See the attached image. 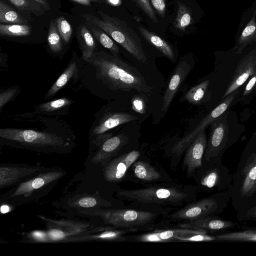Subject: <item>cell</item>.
<instances>
[{
  "mask_svg": "<svg viewBox=\"0 0 256 256\" xmlns=\"http://www.w3.org/2000/svg\"><path fill=\"white\" fill-rule=\"evenodd\" d=\"M92 144L98 147L94 156L96 162L104 160L119 150L128 141L124 134L112 136V134L104 133L90 138Z\"/></svg>",
  "mask_w": 256,
  "mask_h": 256,
  "instance_id": "cell-14",
  "label": "cell"
},
{
  "mask_svg": "<svg viewBox=\"0 0 256 256\" xmlns=\"http://www.w3.org/2000/svg\"><path fill=\"white\" fill-rule=\"evenodd\" d=\"M256 192V183L255 184V186H254V191H253L254 194V193Z\"/></svg>",
  "mask_w": 256,
  "mask_h": 256,
  "instance_id": "cell-49",
  "label": "cell"
},
{
  "mask_svg": "<svg viewBox=\"0 0 256 256\" xmlns=\"http://www.w3.org/2000/svg\"><path fill=\"white\" fill-rule=\"evenodd\" d=\"M134 175L144 181H154L160 180L161 175L153 166L144 161L135 162L132 164Z\"/></svg>",
  "mask_w": 256,
  "mask_h": 256,
  "instance_id": "cell-26",
  "label": "cell"
},
{
  "mask_svg": "<svg viewBox=\"0 0 256 256\" xmlns=\"http://www.w3.org/2000/svg\"><path fill=\"white\" fill-rule=\"evenodd\" d=\"M256 183V151L249 158L247 162L240 172L239 194L241 198L254 195Z\"/></svg>",
  "mask_w": 256,
  "mask_h": 256,
  "instance_id": "cell-19",
  "label": "cell"
},
{
  "mask_svg": "<svg viewBox=\"0 0 256 256\" xmlns=\"http://www.w3.org/2000/svg\"><path fill=\"white\" fill-rule=\"evenodd\" d=\"M72 138L51 130L5 128H0V141L3 144L42 153H67L75 142Z\"/></svg>",
  "mask_w": 256,
  "mask_h": 256,
  "instance_id": "cell-2",
  "label": "cell"
},
{
  "mask_svg": "<svg viewBox=\"0 0 256 256\" xmlns=\"http://www.w3.org/2000/svg\"><path fill=\"white\" fill-rule=\"evenodd\" d=\"M216 240V236L202 233L184 237H178L176 240L182 242H210Z\"/></svg>",
  "mask_w": 256,
  "mask_h": 256,
  "instance_id": "cell-38",
  "label": "cell"
},
{
  "mask_svg": "<svg viewBox=\"0 0 256 256\" xmlns=\"http://www.w3.org/2000/svg\"><path fill=\"white\" fill-rule=\"evenodd\" d=\"M20 92L17 86H12L7 89L2 90L0 92V110H2L4 106L10 100L16 96Z\"/></svg>",
  "mask_w": 256,
  "mask_h": 256,
  "instance_id": "cell-36",
  "label": "cell"
},
{
  "mask_svg": "<svg viewBox=\"0 0 256 256\" xmlns=\"http://www.w3.org/2000/svg\"><path fill=\"white\" fill-rule=\"evenodd\" d=\"M140 156V152L134 150L112 160L104 170L106 179L110 182H118L122 180L128 168Z\"/></svg>",
  "mask_w": 256,
  "mask_h": 256,
  "instance_id": "cell-17",
  "label": "cell"
},
{
  "mask_svg": "<svg viewBox=\"0 0 256 256\" xmlns=\"http://www.w3.org/2000/svg\"><path fill=\"white\" fill-rule=\"evenodd\" d=\"M80 4L85 6H90L92 2H100V0H72Z\"/></svg>",
  "mask_w": 256,
  "mask_h": 256,
  "instance_id": "cell-44",
  "label": "cell"
},
{
  "mask_svg": "<svg viewBox=\"0 0 256 256\" xmlns=\"http://www.w3.org/2000/svg\"><path fill=\"white\" fill-rule=\"evenodd\" d=\"M256 10L253 16L242 30L236 46V52L241 54L250 44L256 41Z\"/></svg>",
  "mask_w": 256,
  "mask_h": 256,
  "instance_id": "cell-25",
  "label": "cell"
},
{
  "mask_svg": "<svg viewBox=\"0 0 256 256\" xmlns=\"http://www.w3.org/2000/svg\"><path fill=\"white\" fill-rule=\"evenodd\" d=\"M30 28L25 24H0V34L7 36H22L30 34Z\"/></svg>",
  "mask_w": 256,
  "mask_h": 256,
  "instance_id": "cell-30",
  "label": "cell"
},
{
  "mask_svg": "<svg viewBox=\"0 0 256 256\" xmlns=\"http://www.w3.org/2000/svg\"><path fill=\"white\" fill-rule=\"evenodd\" d=\"M44 234L42 232H36L33 233V236L39 240H42L44 238Z\"/></svg>",
  "mask_w": 256,
  "mask_h": 256,
  "instance_id": "cell-46",
  "label": "cell"
},
{
  "mask_svg": "<svg viewBox=\"0 0 256 256\" xmlns=\"http://www.w3.org/2000/svg\"><path fill=\"white\" fill-rule=\"evenodd\" d=\"M98 13L101 19L89 14H82V16L104 30L134 58L146 64L147 57L141 40L136 32L124 20L102 12Z\"/></svg>",
  "mask_w": 256,
  "mask_h": 256,
  "instance_id": "cell-3",
  "label": "cell"
},
{
  "mask_svg": "<svg viewBox=\"0 0 256 256\" xmlns=\"http://www.w3.org/2000/svg\"><path fill=\"white\" fill-rule=\"evenodd\" d=\"M73 101L66 97L43 102L37 106L35 112L40 114H57L68 108L73 103Z\"/></svg>",
  "mask_w": 256,
  "mask_h": 256,
  "instance_id": "cell-24",
  "label": "cell"
},
{
  "mask_svg": "<svg viewBox=\"0 0 256 256\" xmlns=\"http://www.w3.org/2000/svg\"><path fill=\"white\" fill-rule=\"evenodd\" d=\"M97 201L92 197H86L81 198L78 202V204L82 208H91L96 206Z\"/></svg>",
  "mask_w": 256,
  "mask_h": 256,
  "instance_id": "cell-43",
  "label": "cell"
},
{
  "mask_svg": "<svg viewBox=\"0 0 256 256\" xmlns=\"http://www.w3.org/2000/svg\"><path fill=\"white\" fill-rule=\"evenodd\" d=\"M17 8L22 10H27L36 14L40 12V6L35 0H8Z\"/></svg>",
  "mask_w": 256,
  "mask_h": 256,
  "instance_id": "cell-35",
  "label": "cell"
},
{
  "mask_svg": "<svg viewBox=\"0 0 256 256\" xmlns=\"http://www.w3.org/2000/svg\"><path fill=\"white\" fill-rule=\"evenodd\" d=\"M206 146L207 140L204 130L187 148L182 164L188 175L192 174L202 166Z\"/></svg>",
  "mask_w": 256,
  "mask_h": 256,
  "instance_id": "cell-16",
  "label": "cell"
},
{
  "mask_svg": "<svg viewBox=\"0 0 256 256\" xmlns=\"http://www.w3.org/2000/svg\"><path fill=\"white\" fill-rule=\"evenodd\" d=\"M192 62L186 58H182L179 60L164 92L161 107L162 112L168 111L176 94L192 70Z\"/></svg>",
  "mask_w": 256,
  "mask_h": 256,
  "instance_id": "cell-13",
  "label": "cell"
},
{
  "mask_svg": "<svg viewBox=\"0 0 256 256\" xmlns=\"http://www.w3.org/2000/svg\"><path fill=\"white\" fill-rule=\"evenodd\" d=\"M240 219L244 220H256V204L246 210L244 214L240 216Z\"/></svg>",
  "mask_w": 256,
  "mask_h": 256,
  "instance_id": "cell-42",
  "label": "cell"
},
{
  "mask_svg": "<svg viewBox=\"0 0 256 256\" xmlns=\"http://www.w3.org/2000/svg\"><path fill=\"white\" fill-rule=\"evenodd\" d=\"M100 0V2L102 0L104 1L105 2L109 4L111 6H119L122 3V0Z\"/></svg>",
  "mask_w": 256,
  "mask_h": 256,
  "instance_id": "cell-45",
  "label": "cell"
},
{
  "mask_svg": "<svg viewBox=\"0 0 256 256\" xmlns=\"http://www.w3.org/2000/svg\"><path fill=\"white\" fill-rule=\"evenodd\" d=\"M76 38L82 53V59L86 60L96 51V42L91 33L84 25H81L78 28Z\"/></svg>",
  "mask_w": 256,
  "mask_h": 256,
  "instance_id": "cell-23",
  "label": "cell"
},
{
  "mask_svg": "<svg viewBox=\"0 0 256 256\" xmlns=\"http://www.w3.org/2000/svg\"><path fill=\"white\" fill-rule=\"evenodd\" d=\"M221 156L212 158L202 168V173L198 180L199 185L208 190L224 191L228 188L232 179L228 170L222 162Z\"/></svg>",
  "mask_w": 256,
  "mask_h": 256,
  "instance_id": "cell-8",
  "label": "cell"
},
{
  "mask_svg": "<svg viewBox=\"0 0 256 256\" xmlns=\"http://www.w3.org/2000/svg\"><path fill=\"white\" fill-rule=\"evenodd\" d=\"M58 31L62 40L68 43L72 34V28L70 24L64 17H58L56 20Z\"/></svg>",
  "mask_w": 256,
  "mask_h": 256,
  "instance_id": "cell-34",
  "label": "cell"
},
{
  "mask_svg": "<svg viewBox=\"0 0 256 256\" xmlns=\"http://www.w3.org/2000/svg\"><path fill=\"white\" fill-rule=\"evenodd\" d=\"M60 34L58 31L56 22L51 20L48 34V43L50 50L58 53L62 50V43Z\"/></svg>",
  "mask_w": 256,
  "mask_h": 256,
  "instance_id": "cell-33",
  "label": "cell"
},
{
  "mask_svg": "<svg viewBox=\"0 0 256 256\" xmlns=\"http://www.w3.org/2000/svg\"><path fill=\"white\" fill-rule=\"evenodd\" d=\"M178 8L176 18L174 23V27L182 31H184L192 21V12L189 8L178 2Z\"/></svg>",
  "mask_w": 256,
  "mask_h": 256,
  "instance_id": "cell-31",
  "label": "cell"
},
{
  "mask_svg": "<svg viewBox=\"0 0 256 256\" xmlns=\"http://www.w3.org/2000/svg\"><path fill=\"white\" fill-rule=\"evenodd\" d=\"M132 113L112 110L110 104L104 106L95 115V120L90 130V138L104 134L121 124L136 120Z\"/></svg>",
  "mask_w": 256,
  "mask_h": 256,
  "instance_id": "cell-9",
  "label": "cell"
},
{
  "mask_svg": "<svg viewBox=\"0 0 256 256\" xmlns=\"http://www.w3.org/2000/svg\"><path fill=\"white\" fill-rule=\"evenodd\" d=\"M238 92L236 90L224 98L223 101L203 118L197 126L176 142L172 149V152L176 156H179L187 149L200 132L204 130L209 124L224 114L232 103Z\"/></svg>",
  "mask_w": 256,
  "mask_h": 256,
  "instance_id": "cell-10",
  "label": "cell"
},
{
  "mask_svg": "<svg viewBox=\"0 0 256 256\" xmlns=\"http://www.w3.org/2000/svg\"><path fill=\"white\" fill-rule=\"evenodd\" d=\"M142 94H136L130 100L132 108V110L140 114H144L146 112V102Z\"/></svg>",
  "mask_w": 256,
  "mask_h": 256,
  "instance_id": "cell-37",
  "label": "cell"
},
{
  "mask_svg": "<svg viewBox=\"0 0 256 256\" xmlns=\"http://www.w3.org/2000/svg\"><path fill=\"white\" fill-rule=\"evenodd\" d=\"M208 216L194 221L178 224L179 228L189 229H201L211 232L222 231L236 226L235 222L220 218Z\"/></svg>",
  "mask_w": 256,
  "mask_h": 256,
  "instance_id": "cell-20",
  "label": "cell"
},
{
  "mask_svg": "<svg viewBox=\"0 0 256 256\" xmlns=\"http://www.w3.org/2000/svg\"><path fill=\"white\" fill-rule=\"evenodd\" d=\"M226 115L221 116L210 124V133L204 154V161L222 156L228 140Z\"/></svg>",
  "mask_w": 256,
  "mask_h": 256,
  "instance_id": "cell-11",
  "label": "cell"
},
{
  "mask_svg": "<svg viewBox=\"0 0 256 256\" xmlns=\"http://www.w3.org/2000/svg\"><path fill=\"white\" fill-rule=\"evenodd\" d=\"M46 168L26 164H1L0 166V188L16 186L45 170Z\"/></svg>",
  "mask_w": 256,
  "mask_h": 256,
  "instance_id": "cell-12",
  "label": "cell"
},
{
  "mask_svg": "<svg viewBox=\"0 0 256 256\" xmlns=\"http://www.w3.org/2000/svg\"><path fill=\"white\" fill-rule=\"evenodd\" d=\"M9 206L6 205H2L0 207V212L4 214L9 212Z\"/></svg>",
  "mask_w": 256,
  "mask_h": 256,
  "instance_id": "cell-48",
  "label": "cell"
},
{
  "mask_svg": "<svg viewBox=\"0 0 256 256\" xmlns=\"http://www.w3.org/2000/svg\"><path fill=\"white\" fill-rule=\"evenodd\" d=\"M255 72H256V46L240 62L222 98H225L238 90Z\"/></svg>",
  "mask_w": 256,
  "mask_h": 256,
  "instance_id": "cell-15",
  "label": "cell"
},
{
  "mask_svg": "<svg viewBox=\"0 0 256 256\" xmlns=\"http://www.w3.org/2000/svg\"><path fill=\"white\" fill-rule=\"evenodd\" d=\"M150 2L156 12L160 16L164 17L166 14V0H150Z\"/></svg>",
  "mask_w": 256,
  "mask_h": 256,
  "instance_id": "cell-41",
  "label": "cell"
},
{
  "mask_svg": "<svg viewBox=\"0 0 256 256\" xmlns=\"http://www.w3.org/2000/svg\"><path fill=\"white\" fill-rule=\"evenodd\" d=\"M79 62L72 59L66 68L47 92L44 99H50L63 88L72 78L78 76Z\"/></svg>",
  "mask_w": 256,
  "mask_h": 256,
  "instance_id": "cell-21",
  "label": "cell"
},
{
  "mask_svg": "<svg viewBox=\"0 0 256 256\" xmlns=\"http://www.w3.org/2000/svg\"><path fill=\"white\" fill-rule=\"evenodd\" d=\"M40 4L43 5L46 8H50L49 4L46 0H34Z\"/></svg>",
  "mask_w": 256,
  "mask_h": 256,
  "instance_id": "cell-47",
  "label": "cell"
},
{
  "mask_svg": "<svg viewBox=\"0 0 256 256\" xmlns=\"http://www.w3.org/2000/svg\"><path fill=\"white\" fill-rule=\"evenodd\" d=\"M92 32L98 42L112 54L118 55L120 49L114 41L102 29L92 28Z\"/></svg>",
  "mask_w": 256,
  "mask_h": 256,
  "instance_id": "cell-32",
  "label": "cell"
},
{
  "mask_svg": "<svg viewBox=\"0 0 256 256\" xmlns=\"http://www.w3.org/2000/svg\"><path fill=\"white\" fill-rule=\"evenodd\" d=\"M64 174V170L56 168H46L34 176L16 185L1 198H3L4 201H10L14 204L32 200L36 196H40L44 190L52 188V185L56 184Z\"/></svg>",
  "mask_w": 256,
  "mask_h": 256,
  "instance_id": "cell-5",
  "label": "cell"
},
{
  "mask_svg": "<svg viewBox=\"0 0 256 256\" xmlns=\"http://www.w3.org/2000/svg\"><path fill=\"white\" fill-rule=\"evenodd\" d=\"M208 232L201 229H189L185 228H170L162 230L155 231L138 236L136 237L138 241L144 242H164L171 240H176L178 237H184Z\"/></svg>",
  "mask_w": 256,
  "mask_h": 256,
  "instance_id": "cell-18",
  "label": "cell"
},
{
  "mask_svg": "<svg viewBox=\"0 0 256 256\" xmlns=\"http://www.w3.org/2000/svg\"><path fill=\"white\" fill-rule=\"evenodd\" d=\"M101 216L106 224L114 228L137 230L151 224L158 215L150 211L118 209L103 212Z\"/></svg>",
  "mask_w": 256,
  "mask_h": 256,
  "instance_id": "cell-7",
  "label": "cell"
},
{
  "mask_svg": "<svg viewBox=\"0 0 256 256\" xmlns=\"http://www.w3.org/2000/svg\"><path fill=\"white\" fill-rule=\"evenodd\" d=\"M138 30L143 37L152 45L160 51L172 61L175 59V54L170 44L156 34L148 30L142 26H139Z\"/></svg>",
  "mask_w": 256,
  "mask_h": 256,
  "instance_id": "cell-22",
  "label": "cell"
},
{
  "mask_svg": "<svg viewBox=\"0 0 256 256\" xmlns=\"http://www.w3.org/2000/svg\"><path fill=\"white\" fill-rule=\"evenodd\" d=\"M215 236L216 240L220 241L256 242V229L225 233Z\"/></svg>",
  "mask_w": 256,
  "mask_h": 256,
  "instance_id": "cell-27",
  "label": "cell"
},
{
  "mask_svg": "<svg viewBox=\"0 0 256 256\" xmlns=\"http://www.w3.org/2000/svg\"><path fill=\"white\" fill-rule=\"evenodd\" d=\"M228 192H222L186 206L169 214L170 220L194 221L224 211L228 205Z\"/></svg>",
  "mask_w": 256,
  "mask_h": 256,
  "instance_id": "cell-6",
  "label": "cell"
},
{
  "mask_svg": "<svg viewBox=\"0 0 256 256\" xmlns=\"http://www.w3.org/2000/svg\"><path fill=\"white\" fill-rule=\"evenodd\" d=\"M0 23L26 24L27 22L18 12L1 0L0 1Z\"/></svg>",
  "mask_w": 256,
  "mask_h": 256,
  "instance_id": "cell-28",
  "label": "cell"
},
{
  "mask_svg": "<svg viewBox=\"0 0 256 256\" xmlns=\"http://www.w3.org/2000/svg\"><path fill=\"white\" fill-rule=\"evenodd\" d=\"M138 6L142 8L148 18L154 23L158 24V20L155 13L148 0H136Z\"/></svg>",
  "mask_w": 256,
  "mask_h": 256,
  "instance_id": "cell-39",
  "label": "cell"
},
{
  "mask_svg": "<svg viewBox=\"0 0 256 256\" xmlns=\"http://www.w3.org/2000/svg\"><path fill=\"white\" fill-rule=\"evenodd\" d=\"M82 60L79 62L78 76L74 82L80 80L81 86L101 98L146 94L153 89L136 67L118 55L96 50Z\"/></svg>",
  "mask_w": 256,
  "mask_h": 256,
  "instance_id": "cell-1",
  "label": "cell"
},
{
  "mask_svg": "<svg viewBox=\"0 0 256 256\" xmlns=\"http://www.w3.org/2000/svg\"><path fill=\"white\" fill-rule=\"evenodd\" d=\"M118 196L135 203L180 206L190 200V192L174 187L152 186L118 192Z\"/></svg>",
  "mask_w": 256,
  "mask_h": 256,
  "instance_id": "cell-4",
  "label": "cell"
},
{
  "mask_svg": "<svg viewBox=\"0 0 256 256\" xmlns=\"http://www.w3.org/2000/svg\"><path fill=\"white\" fill-rule=\"evenodd\" d=\"M209 84L210 80H206L192 86L185 94L183 100L192 104H199L203 99Z\"/></svg>",
  "mask_w": 256,
  "mask_h": 256,
  "instance_id": "cell-29",
  "label": "cell"
},
{
  "mask_svg": "<svg viewBox=\"0 0 256 256\" xmlns=\"http://www.w3.org/2000/svg\"><path fill=\"white\" fill-rule=\"evenodd\" d=\"M249 78L244 89V96H248L253 92H256V72L250 76Z\"/></svg>",
  "mask_w": 256,
  "mask_h": 256,
  "instance_id": "cell-40",
  "label": "cell"
}]
</instances>
